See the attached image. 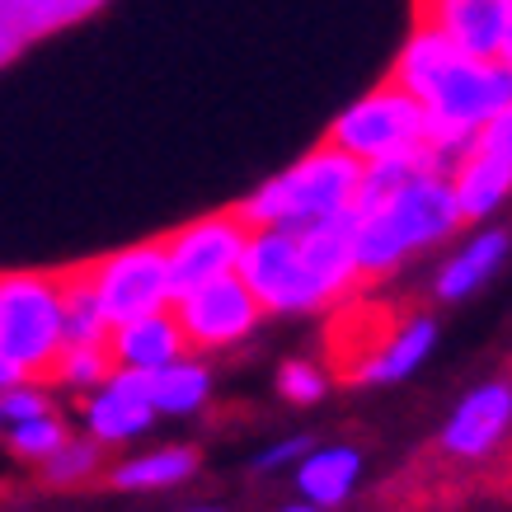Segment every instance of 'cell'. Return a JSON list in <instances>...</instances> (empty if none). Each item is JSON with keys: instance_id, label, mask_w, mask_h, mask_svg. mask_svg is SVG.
Listing matches in <instances>:
<instances>
[{"instance_id": "obj_1", "label": "cell", "mask_w": 512, "mask_h": 512, "mask_svg": "<svg viewBox=\"0 0 512 512\" xmlns=\"http://www.w3.org/2000/svg\"><path fill=\"white\" fill-rule=\"evenodd\" d=\"M456 198H451L447 174H414L409 184H400L386 202H376L367 212H357L353 231V264L357 273H390L409 249L433 245L447 231H456Z\"/></svg>"}, {"instance_id": "obj_2", "label": "cell", "mask_w": 512, "mask_h": 512, "mask_svg": "<svg viewBox=\"0 0 512 512\" xmlns=\"http://www.w3.org/2000/svg\"><path fill=\"white\" fill-rule=\"evenodd\" d=\"M357 165L353 156H343L339 146H320L311 156L292 165L287 174L268 179L254 198L240 207V221L245 226H278V231H306L315 221L334 217V212H348L357 198Z\"/></svg>"}, {"instance_id": "obj_3", "label": "cell", "mask_w": 512, "mask_h": 512, "mask_svg": "<svg viewBox=\"0 0 512 512\" xmlns=\"http://www.w3.org/2000/svg\"><path fill=\"white\" fill-rule=\"evenodd\" d=\"M0 353L24 372H43L62 353V287L57 278L5 273L0 278Z\"/></svg>"}, {"instance_id": "obj_4", "label": "cell", "mask_w": 512, "mask_h": 512, "mask_svg": "<svg viewBox=\"0 0 512 512\" xmlns=\"http://www.w3.org/2000/svg\"><path fill=\"white\" fill-rule=\"evenodd\" d=\"M423 137H428V118H423L419 99L404 94L395 80L386 90L357 99L353 109H343L339 123L329 127V146H339L357 165L395 156V151H414V146H423Z\"/></svg>"}, {"instance_id": "obj_5", "label": "cell", "mask_w": 512, "mask_h": 512, "mask_svg": "<svg viewBox=\"0 0 512 512\" xmlns=\"http://www.w3.org/2000/svg\"><path fill=\"white\" fill-rule=\"evenodd\" d=\"M90 287H94V296H99V311H104L109 325L165 311L174 301L170 268H165V249L160 245H132V249H123V254L104 259V264H94Z\"/></svg>"}, {"instance_id": "obj_6", "label": "cell", "mask_w": 512, "mask_h": 512, "mask_svg": "<svg viewBox=\"0 0 512 512\" xmlns=\"http://www.w3.org/2000/svg\"><path fill=\"white\" fill-rule=\"evenodd\" d=\"M174 320H179V334L193 348H226V343H240L249 329L259 325V301L245 282L226 273L217 282H202L193 292L174 296Z\"/></svg>"}, {"instance_id": "obj_7", "label": "cell", "mask_w": 512, "mask_h": 512, "mask_svg": "<svg viewBox=\"0 0 512 512\" xmlns=\"http://www.w3.org/2000/svg\"><path fill=\"white\" fill-rule=\"evenodd\" d=\"M249 226L240 221V212H221V217H202L193 226L165 240V268H170V292L184 296L202 282H217L226 273H235V259L245 249Z\"/></svg>"}, {"instance_id": "obj_8", "label": "cell", "mask_w": 512, "mask_h": 512, "mask_svg": "<svg viewBox=\"0 0 512 512\" xmlns=\"http://www.w3.org/2000/svg\"><path fill=\"white\" fill-rule=\"evenodd\" d=\"M353 231H357V207L334 212V217L315 221L306 231H296L301 249V282H296V311L325 306L357 278L353 264Z\"/></svg>"}, {"instance_id": "obj_9", "label": "cell", "mask_w": 512, "mask_h": 512, "mask_svg": "<svg viewBox=\"0 0 512 512\" xmlns=\"http://www.w3.org/2000/svg\"><path fill=\"white\" fill-rule=\"evenodd\" d=\"M235 278L245 282L254 301L268 311H296V282H301V249L296 231L278 226H249L245 249L235 259Z\"/></svg>"}, {"instance_id": "obj_10", "label": "cell", "mask_w": 512, "mask_h": 512, "mask_svg": "<svg viewBox=\"0 0 512 512\" xmlns=\"http://www.w3.org/2000/svg\"><path fill=\"white\" fill-rule=\"evenodd\" d=\"M512 428V386L508 381H489L475 395L461 400V409L451 414V423L442 428V451L461 456V461H480L508 437Z\"/></svg>"}, {"instance_id": "obj_11", "label": "cell", "mask_w": 512, "mask_h": 512, "mask_svg": "<svg viewBox=\"0 0 512 512\" xmlns=\"http://www.w3.org/2000/svg\"><path fill=\"white\" fill-rule=\"evenodd\" d=\"M423 24L470 57H494L512 0H419Z\"/></svg>"}, {"instance_id": "obj_12", "label": "cell", "mask_w": 512, "mask_h": 512, "mask_svg": "<svg viewBox=\"0 0 512 512\" xmlns=\"http://www.w3.org/2000/svg\"><path fill=\"white\" fill-rule=\"evenodd\" d=\"M179 353H184V334L170 311H151L113 325V362L127 372H156Z\"/></svg>"}, {"instance_id": "obj_13", "label": "cell", "mask_w": 512, "mask_h": 512, "mask_svg": "<svg viewBox=\"0 0 512 512\" xmlns=\"http://www.w3.org/2000/svg\"><path fill=\"white\" fill-rule=\"evenodd\" d=\"M508 193H512V160L494 156V151H484V146H470L466 156L456 160L451 198H456L461 221H484Z\"/></svg>"}, {"instance_id": "obj_14", "label": "cell", "mask_w": 512, "mask_h": 512, "mask_svg": "<svg viewBox=\"0 0 512 512\" xmlns=\"http://www.w3.org/2000/svg\"><path fill=\"white\" fill-rule=\"evenodd\" d=\"M156 419V409L146 400V386H141V372H113L104 395L90 404V428L94 437H104V442H127V437H137L151 428Z\"/></svg>"}, {"instance_id": "obj_15", "label": "cell", "mask_w": 512, "mask_h": 512, "mask_svg": "<svg viewBox=\"0 0 512 512\" xmlns=\"http://www.w3.org/2000/svg\"><path fill=\"white\" fill-rule=\"evenodd\" d=\"M357 475H362V456L353 447H315L306 451V461L296 470L301 498L315 508H339L343 498L353 494Z\"/></svg>"}, {"instance_id": "obj_16", "label": "cell", "mask_w": 512, "mask_h": 512, "mask_svg": "<svg viewBox=\"0 0 512 512\" xmlns=\"http://www.w3.org/2000/svg\"><path fill=\"white\" fill-rule=\"evenodd\" d=\"M433 339H437L433 320H409L400 334H390V339L357 367V376H362V381H400V376H409L423 357L433 353Z\"/></svg>"}, {"instance_id": "obj_17", "label": "cell", "mask_w": 512, "mask_h": 512, "mask_svg": "<svg viewBox=\"0 0 512 512\" xmlns=\"http://www.w3.org/2000/svg\"><path fill=\"white\" fill-rule=\"evenodd\" d=\"M503 254H508V235L503 231L475 235V240H470V245L447 264V273H442V282H437V296H442V301H461V296H470L480 282H489V273L503 264Z\"/></svg>"}, {"instance_id": "obj_18", "label": "cell", "mask_w": 512, "mask_h": 512, "mask_svg": "<svg viewBox=\"0 0 512 512\" xmlns=\"http://www.w3.org/2000/svg\"><path fill=\"white\" fill-rule=\"evenodd\" d=\"M141 386H146V400L156 414H188L207 400V372L198 362H165L156 372H141Z\"/></svg>"}, {"instance_id": "obj_19", "label": "cell", "mask_w": 512, "mask_h": 512, "mask_svg": "<svg viewBox=\"0 0 512 512\" xmlns=\"http://www.w3.org/2000/svg\"><path fill=\"white\" fill-rule=\"evenodd\" d=\"M62 348L66 343H109V320L99 311V296L90 287V268L76 278H62Z\"/></svg>"}, {"instance_id": "obj_20", "label": "cell", "mask_w": 512, "mask_h": 512, "mask_svg": "<svg viewBox=\"0 0 512 512\" xmlns=\"http://www.w3.org/2000/svg\"><path fill=\"white\" fill-rule=\"evenodd\" d=\"M198 470V456L184 447H165V451H151V456H137L127 466L113 470V484L118 489H165V484H179Z\"/></svg>"}, {"instance_id": "obj_21", "label": "cell", "mask_w": 512, "mask_h": 512, "mask_svg": "<svg viewBox=\"0 0 512 512\" xmlns=\"http://www.w3.org/2000/svg\"><path fill=\"white\" fill-rule=\"evenodd\" d=\"M66 381L76 386H94V381H109L113 372V357H109V343H66L57 362H52Z\"/></svg>"}, {"instance_id": "obj_22", "label": "cell", "mask_w": 512, "mask_h": 512, "mask_svg": "<svg viewBox=\"0 0 512 512\" xmlns=\"http://www.w3.org/2000/svg\"><path fill=\"white\" fill-rule=\"evenodd\" d=\"M43 461H47V480L52 484H76V480H85V475H94L99 451H94L90 442H62V447L52 451V456H43Z\"/></svg>"}, {"instance_id": "obj_23", "label": "cell", "mask_w": 512, "mask_h": 512, "mask_svg": "<svg viewBox=\"0 0 512 512\" xmlns=\"http://www.w3.org/2000/svg\"><path fill=\"white\" fill-rule=\"evenodd\" d=\"M10 442H15V451L19 456H52V451L66 442V433H62V423L57 419H47V414H38V419H19L15 423V433H10Z\"/></svg>"}, {"instance_id": "obj_24", "label": "cell", "mask_w": 512, "mask_h": 512, "mask_svg": "<svg viewBox=\"0 0 512 512\" xmlns=\"http://www.w3.org/2000/svg\"><path fill=\"white\" fill-rule=\"evenodd\" d=\"M282 395L296 404H315L325 395V376L306 367V362H292V367H282Z\"/></svg>"}, {"instance_id": "obj_25", "label": "cell", "mask_w": 512, "mask_h": 512, "mask_svg": "<svg viewBox=\"0 0 512 512\" xmlns=\"http://www.w3.org/2000/svg\"><path fill=\"white\" fill-rule=\"evenodd\" d=\"M475 146H484V151H494V156L512 160V104H508V109H498L494 118L475 132Z\"/></svg>"}, {"instance_id": "obj_26", "label": "cell", "mask_w": 512, "mask_h": 512, "mask_svg": "<svg viewBox=\"0 0 512 512\" xmlns=\"http://www.w3.org/2000/svg\"><path fill=\"white\" fill-rule=\"evenodd\" d=\"M38 414H47V400L38 395V390H24V386H10L5 390V400H0V419H38Z\"/></svg>"}, {"instance_id": "obj_27", "label": "cell", "mask_w": 512, "mask_h": 512, "mask_svg": "<svg viewBox=\"0 0 512 512\" xmlns=\"http://www.w3.org/2000/svg\"><path fill=\"white\" fill-rule=\"evenodd\" d=\"M306 451H311V437H287V442H278V447H268L259 456V470H278L287 461H296V456H306Z\"/></svg>"}, {"instance_id": "obj_28", "label": "cell", "mask_w": 512, "mask_h": 512, "mask_svg": "<svg viewBox=\"0 0 512 512\" xmlns=\"http://www.w3.org/2000/svg\"><path fill=\"white\" fill-rule=\"evenodd\" d=\"M19 381H24V367H19L15 357H5V353H0V390L19 386Z\"/></svg>"}, {"instance_id": "obj_29", "label": "cell", "mask_w": 512, "mask_h": 512, "mask_svg": "<svg viewBox=\"0 0 512 512\" xmlns=\"http://www.w3.org/2000/svg\"><path fill=\"white\" fill-rule=\"evenodd\" d=\"M503 66H512V10H508V19H503V33H498V52H494Z\"/></svg>"}, {"instance_id": "obj_30", "label": "cell", "mask_w": 512, "mask_h": 512, "mask_svg": "<svg viewBox=\"0 0 512 512\" xmlns=\"http://www.w3.org/2000/svg\"><path fill=\"white\" fill-rule=\"evenodd\" d=\"M278 512H320L315 503H292V508H278Z\"/></svg>"}, {"instance_id": "obj_31", "label": "cell", "mask_w": 512, "mask_h": 512, "mask_svg": "<svg viewBox=\"0 0 512 512\" xmlns=\"http://www.w3.org/2000/svg\"><path fill=\"white\" fill-rule=\"evenodd\" d=\"M188 512H217V508H188Z\"/></svg>"}]
</instances>
